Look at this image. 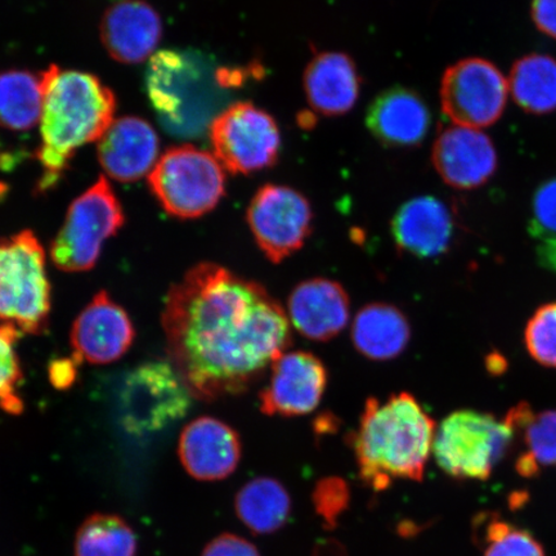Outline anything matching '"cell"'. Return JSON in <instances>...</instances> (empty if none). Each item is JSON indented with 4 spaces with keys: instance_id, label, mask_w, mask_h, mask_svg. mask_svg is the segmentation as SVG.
Here are the masks:
<instances>
[{
    "instance_id": "cell-4",
    "label": "cell",
    "mask_w": 556,
    "mask_h": 556,
    "mask_svg": "<svg viewBox=\"0 0 556 556\" xmlns=\"http://www.w3.org/2000/svg\"><path fill=\"white\" fill-rule=\"evenodd\" d=\"M52 285L47 254L30 229L0 239V321L23 333L50 328Z\"/></svg>"
},
{
    "instance_id": "cell-23",
    "label": "cell",
    "mask_w": 556,
    "mask_h": 556,
    "mask_svg": "<svg viewBox=\"0 0 556 556\" xmlns=\"http://www.w3.org/2000/svg\"><path fill=\"white\" fill-rule=\"evenodd\" d=\"M412 340V325L399 307L370 303L353 319L352 343L364 357L378 363L401 356Z\"/></svg>"
},
{
    "instance_id": "cell-11",
    "label": "cell",
    "mask_w": 556,
    "mask_h": 556,
    "mask_svg": "<svg viewBox=\"0 0 556 556\" xmlns=\"http://www.w3.org/2000/svg\"><path fill=\"white\" fill-rule=\"evenodd\" d=\"M509 83L483 59H465L450 66L441 85L444 115L458 127L481 129L504 114Z\"/></svg>"
},
{
    "instance_id": "cell-34",
    "label": "cell",
    "mask_w": 556,
    "mask_h": 556,
    "mask_svg": "<svg viewBox=\"0 0 556 556\" xmlns=\"http://www.w3.org/2000/svg\"><path fill=\"white\" fill-rule=\"evenodd\" d=\"M201 556H262L253 542L238 534L224 533L205 546Z\"/></svg>"
},
{
    "instance_id": "cell-9",
    "label": "cell",
    "mask_w": 556,
    "mask_h": 556,
    "mask_svg": "<svg viewBox=\"0 0 556 556\" xmlns=\"http://www.w3.org/2000/svg\"><path fill=\"white\" fill-rule=\"evenodd\" d=\"M215 159L229 173L252 174L276 164L281 134L274 117L252 102L232 104L208 128Z\"/></svg>"
},
{
    "instance_id": "cell-14",
    "label": "cell",
    "mask_w": 556,
    "mask_h": 556,
    "mask_svg": "<svg viewBox=\"0 0 556 556\" xmlns=\"http://www.w3.org/2000/svg\"><path fill=\"white\" fill-rule=\"evenodd\" d=\"M178 456L185 470L198 481H224L239 468L241 438L225 421L201 416L187 424L180 433Z\"/></svg>"
},
{
    "instance_id": "cell-30",
    "label": "cell",
    "mask_w": 556,
    "mask_h": 556,
    "mask_svg": "<svg viewBox=\"0 0 556 556\" xmlns=\"http://www.w3.org/2000/svg\"><path fill=\"white\" fill-rule=\"evenodd\" d=\"M23 336L15 326L0 324V408L10 415H21L25 401L21 394L24 384V371L16 351Z\"/></svg>"
},
{
    "instance_id": "cell-19",
    "label": "cell",
    "mask_w": 556,
    "mask_h": 556,
    "mask_svg": "<svg viewBox=\"0 0 556 556\" xmlns=\"http://www.w3.org/2000/svg\"><path fill=\"white\" fill-rule=\"evenodd\" d=\"M392 238L402 253L415 258H437L454 239L455 220L450 208L434 197L408 200L395 212Z\"/></svg>"
},
{
    "instance_id": "cell-25",
    "label": "cell",
    "mask_w": 556,
    "mask_h": 556,
    "mask_svg": "<svg viewBox=\"0 0 556 556\" xmlns=\"http://www.w3.org/2000/svg\"><path fill=\"white\" fill-rule=\"evenodd\" d=\"M290 493L275 478L260 477L236 493V516L255 534H273L288 525L291 516Z\"/></svg>"
},
{
    "instance_id": "cell-7",
    "label": "cell",
    "mask_w": 556,
    "mask_h": 556,
    "mask_svg": "<svg viewBox=\"0 0 556 556\" xmlns=\"http://www.w3.org/2000/svg\"><path fill=\"white\" fill-rule=\"evenodd\" d=\"M160 205L174 218L197 219L225 197V173L215 156L191 144L172 148L149 174Z\"/></svg>"
},
{
    "instance_id": "cell-32",
    "label": "cell",
    "mask_w": 556,
    "mask_h": 556,
    "mask_svg": "<svg viewBox=\"0 0 556 556\" xmlns=\"http://www.w3.org/2000/svg\"><path fill=\"white\" fill-rule=\"evenodd\" d=\"M525 343L538 364L556 368V302L541 305L528 319Z\"/></svg>"
},
{
    "instance_id": "cell-16",
    "label": "cell",
    "mask_w": 556,
    "mask_h": 556,
    "mask_svg": "<svg viewBox=\"0 0 556 556\" xmlns=\"http://www.w3.org/2000/svg\"><path fill=\"white\" fill-rule=\"evenodd\" d=\"M288 315L304 338L312 342H330L350 323V295L338 281L325 277L309 278L291 291Z\"/></svg>"
},
{
    "instance_id": "cell-17",
    "label": "cell",
    "mask_w": 556,
    "mask_h": 556,
    "mask_svg": "<svg viewBox=\"0 0 556 556\" xmlns=\"http://www.w3.org/2000/svg\"><path fill=\"white\" fill-rule=\"evenodd\" d=\"M197 78L193 61L186 53L162 51L150 61L148 92L152 106L166 128L177 134L191 128Z\"/></svg>"
},
{
    "instance_id": "cell-24",
    "label": "cell",
    "mask_w": 556,
    "mask_h": 556,
    "mask_svg": "<svg viewBox=\"0 0 556 556\" xmlns=\"http://www.w3.org/2000/svg\"><path fill=\"white\" fill-rule=\"evenodd\" d=\"M504 419L513 430L514 443H519L516 470L520 477L533 478L556 468V409L536 413L520 402Z\"/></svg>"
},
{
    "instance_id": "cell-35",
    "label": "cell",
    "mask_w": 556,
    "mask_h": 556,
    "mask_svg": "<svg viewBox=\"0 0 556 556\" xmlns=\"http://www.w3.org/2000/svg\"><path fill=\"white\" fill-rule=\"evenodd\" d=\"M79 365L73 356L53 359L48 366V377H50L51 384L59 391L72 388L78 379Z\"/></svg>"
},
{
    "instance_id": "cell-21",
    "label": "cell",
    "mask_w": 556,
    "mask_h": 556,
    "mask_svg": "<svg viewBox=\"0 0 556 556\" xmlns=\"http://www.w3.org/2000/svg\"><path fill=\"white\" fill-rule=\"evenodd\" d=\"M371 135L389 148H414L426 139L432 117L421 97L406 88L386 90L368 108Z\"/></svg>"
},
{
    "instance_id": "cell-28",
    "label": "cell",
    "mask_w": 556,
    "mask_h": 556,
    "mask_svg": "<svg viewBox=\"0 0 556 556\" xmlns=\"http://www.w3.org/2000/svg\"><path fill=\"white\" fill-rule=\"evenodd\" d=\"M75 556H136L137 538L131 527L114 514H93L75 538Z\"/></svg>"
},
{
    "instance_id": "cell-27",
    "label": "cell",
    "mask_w": 556,
    "mask_h": 556,
    "mask_svg": "<svg viewBox=\"0 0 556 556\" xmlns=\"http://www.w3.org/2000/svg\"><path fill=\"white\" fill-rule=\"evenodd\" d=\"M509 90L518 106L530 114L545 115L556 110V60L532 53L513 65Z\"/></svg>"
},
{
    "instance_id": "cell-10",
    "label": "cell",
    "mask_w": 556,
    "mask_h": 556,
    "mask_svg": "<svg viewBox=\"0 0 556 556\" xmlns=\"http://www.w3.org/2000/svg\"><path fill=\"white\" fill-rule=\"evenodd\" d=\"M256 245L280 264L304 247L313 229L309 201L291 187L266 185L254 194L247 214Z\"/></svg>"
},
{
    "instance_id": "cell-26",
    "label": "cell",
    "mask_w": 556,
    "mask_h": 556,
    "mask_svg": "<svg viewBox=\"0 0 556 556\" xmlns=\"http://www.w3.org/2000/svg\"><path fill=\"white\" fill-rule=\"evenodd\" d=\"M45 89L41 75L25 70L0 73V128L30 130L41 119Z\"/></svg>"
},
{
    "instance_id": "cell-29",
    "label": "cell",
    "mask_w": 556,
    "mask_h": 556,
    "mask_svg": "<svg viewBox=\"0 0 556 556\" xmlns=\"http://www.w3.org/2000/svg\"><path fill=\"white\" fill-rule=\"evenodd\" d=\"M476 540L483 556H546L531 532L510 523L495 513H483L475 520Z\"/></svg>"
},
{
    "instance_id": "cell-18",
    "label": "cell",
    "mask_w": 556,
    "mask_h": 556,
    "mask_svg": "<svg viewBox=\"0 0 556 556\" xmlns=\"http://www.w3.org/2000/svg\"><path fill=\"white\" fill-rule=\"evenodd\" d=\"M101 40L106 51L122 64H141L156 50L163 23L154 7L143 0H122L104 12Z\"/></svg>"
},
{
    "instance_id": "cell-3",
    "label": "cell",
    "mask_w": 556,
    "mask_h": 556,
    "mask_svg": "<svg viewBox=\"0 0 556 556\" xmlns=\"http://www.w3.org/2000/svg\"><path fill=\"white\" fill-rule=\"evenodd\" d=\"M40 75L45 103L37 157L39 189L46 191L60 182L76 150L106 134L114 122L116 100L113 90L92 74L51 65Z\"/></svg>"
},
{
    "instance_id": "cell-15",
    "label": "cell",
    "mask_w": 556,
    "mask_h": 556,
    "mask_svg": "<svg viewBox=\"0 0 556 556\" xmlns=\"http://www.w3.org/2000/svg\"><path fill=\"white\" fill-rule=\"evenodd\" d=\"M433 165L456 190H475L489 182L497 169V154L491 139L478 129L446 128L437 137Z\"/></svg>"
},
{
    "instance_id": "cell-36",
    "label": "cell",
    "mask_w": 556,
    "mask_h": 556,
    "mask_svg": "<svg viewBox=\"0 0 556 556\" xmlns=\"http://www.w3.org/2000/svg\"><path fill=\"white\" fill-rule=\"evenodd\" d=\"M532 18L541 33L556 39V0H533Z\"/></svg>"
},
{
    "instance_id": "cell-22",
    "label": "cell",
    "mask_w": 556,
    "mask_h": 556,
    "mask_svg": "<svg viewBox=\"0 0 556 556\" xmlns=\"http://www.w3.org/2000/svg\"><path fill=\"white\" fill-rule=\"evenodd\" d=\"M304 90L311 108L325 116H340L354 108L361 78L350 55L318 53L304 72Z\"/></svg>"
},
{
    "instance_id": "cell-5",
    "label": "cell",
    "mask_w": 556,
    "mask_h": 556,
    "mask_svg": "<svg viewBox=\"0 0 556 556\" xmlns=\"http://www.w3.org/2000/svg\"><path fill=\"white\" fill-rule=\"evenodd\" d=\"M514 443L505 419L460 409L444 417L433 443L434 460L456 481H486Z\"/></svg>"
},
{
    "instance_id": "cell-2",
    "label": "cell",
    "mask_w": 556,
    "mask_h": 556,
    "mask_svg": "<svg viewBox=\"0 0 556 556\" xmlns=\"http://www.w3.org/2000/svg\"><path fill=\"white\" fill-rule=\"evenodd\" d=\"M437 424L413 394L401 392L384 402L368 399L350 437L361 481L374 492L394 482H421Z\"/></svg>"
},
{
    "instance_id": "cell-8",
    "label": "cell",
    "mask_w": 556,
    "mask_h": 556,
    "mask_svg": "<svg viewBox=\"0 0 556 556\" xmlns=\"http://www.w3.org/2000/svg\"><path fill=\"white\" fill-rule=\"evenodd\" d=\"M191 399L170 363L150 361L125 375L117 394V412L128 433L154 434L182 419Z\"/></svg>"
},
{
    "instance_id": "cell-1",
    "label": "cell",
    "mask_w": 556,
    "mask_h": 556,
    "mask_svg": "<svg viewBox=\"0 0 556 556\" xmlns=\"http://www.w3.org/2000/svg\"><path fill=\"white\" fill-rule=\"evenodd\" d=\"M169 363L203 402L249 391L293 344L290 319L260 282L200 263L166 294Z\"/></svg>"
},
{
    "instance_id": "cell-20",
    "label": "cell",
    "mask_w": 556,
    "mask_h": 556,
    "mask_svg": "<svg viewBox=\"0 0 556 556\" xmlns=\"http://www.w3.org/2000/svg\"><path fill=\"white\" fill-rule=\"evenodd\" d=\"M159 137L149 122L125 116L113 122L99 143V160L111 178L135 182L156 165Z\"/></svg>"
},
{
    "instance_id": "cell-13",
    "label": "cell",
    "mask_w": 556,
    "mask_h": 556,
    "mask_svg": "<svg viewBox=\"0 0 556 556\" xmlns=\"http://www.w3.org/2000/svg\"><path fill=\"white\" fill-rule=\"evenodd\" d=\"M135 339V325L127 311L104 290L79 313L70 331L73 357L79 364H114L127 354Z\"/></svg>"
},
{
    "instance_id": "cell-6",
    "label": "cell",
    "mask_w": 556,
    "mask_h": 556,
    "mask_svg": "<svg viewBox=\"0 0 556 556\" xmlns=\"http://www.w3.org/2000/svg\"><path fill=\"white\" fill-rule=\"evenodd\" d=\"M125 214L119 199L104 177L70 205L64 225L51 243L54 267L81 274L96 267L104 242L121 231Z\"/></svg>"
},
{
    "instance_id": "cell-31",
    "label": "cell",
    "mask_w": 556,
    "mask_h": 556,
    "mask_svg": "<svg viewBox=\"0 0 556 556\" xmlns=\"http://www.w3.org/2000/svg\"><path fill=\"white\" fill-rule=\"evenodd\" d=\"M530 233L542 266L556 270V178L542 184L532 200Z\"/></svg>"
},
{
    "instance_id": "cell-12",
    "label": "cell",
    "mask_w": 556,
    "mask_h": 556,
    "mask_svg": "<svg viewBox=\"0 0 556 556\" xmlns=\"http://www.w3.org/2000/svg\"><path fill=\"white\" fill-rule=\"evenodd\" d=\"M270 370L268 384L260 393L262 414L296 417L315 412L329 382L321 359L309 352H288L275 361Z\"/></svg>"
},
{
    "instance_id": "cell-33",
    "label": "cell",
    "mask_w": 556,
    "mask_h": 556,
    "mask_svg": "<svg viewBox=\"0 0 556 556\" xmlns=\"http://www.w3.org/2000/svg\"><path fill=\"white\" fill-rule=\"evenodd\" d=\"M316 505L323 517L329 520V514L342 511L348 503V486L339 478H326L319 482L315 492Z\"/></svg>"
}]
</instances>
